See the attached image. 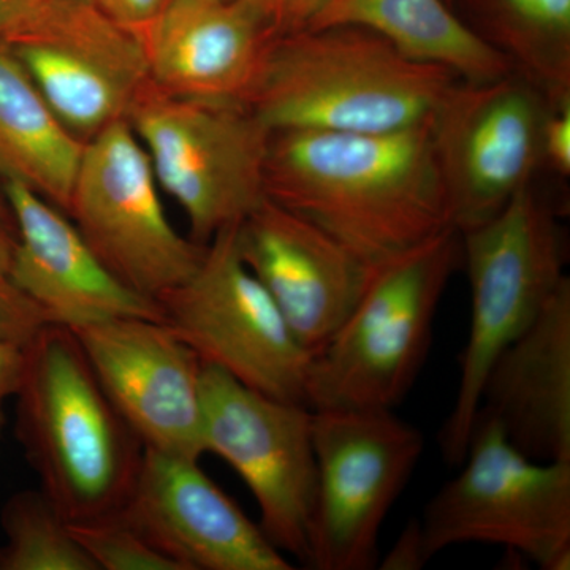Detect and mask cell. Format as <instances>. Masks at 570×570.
Masks as SVG:
<instances>
[{
	"instance_id": "cell-23",
	"label": "cell",
	"mask_w": 570,
	"mask_h": 570,
	"mask_svg": "<svg viewBox=\"0 0 570 570\" xmlns=\"http://www.w3.org/2000/svg\"><path fill=\"white\" fill-rule=\"evenodd\" d=\"M0 570H97L43 491H21L2 510Z\"/></svg>"
},
{
	"instance_id": "cell-33",
	"label": "cell",
	"mask_w": 570,
	"mask_h": 570,
	"mask_svg": "<svg viewBox=\"0 0 570 570\" xmlns=\"http://www.w3.org/2000/svg\"><path fill=\"white\" fill-rule=\"evenodd\" d=\"M0 224L3 227L9 228L14 234L13 216H11V209L9 200H7L6 190H3L2 181H0Z\"/></svg>"
},
{
	"instance_id": "cell-22",
	"label": "cell",
	"mask_w": 570,
	"mask_h": 570,
	"mask_svg": "<svg viewBox=\"0 0 570 570\" xmlns=\"http://www.w3.org/2000/svg\"><path fill=\"white\" fill-rule=\"evenodd\" d=\"M480 39L549 97L570 96V0H468Z\"/></svg>"
},
{
	"instance_id": "cell-10",
	"label": "cell",
	"mask_w": 570,
	"mask_h": 570,
	"mask_svg": "<svg viewBox=\"0 0 570 570\" xmlns=\"http://www.w3.org/2000/svg\"><path fill=\"white\" fill-rule=\"evenodd\" d=\"M67 216L111 275L149 298L186 283L204 258L206 245L168 220L151 160L127 119L85 142Z\"/></svg>"
},
{
	"instance_id": "cell-7",
	"label": "cell",
	"mask_w": 570,
	"mask_h": 570,
	"mask_svg": "<svg viewBox=\"0 0 570 570\" xmlns=\"http://www.w3.org/2000/svg\"><path fill=\"white\" fill-rule=\"evenodd\" d=\"M459 474L420 521L428 560L459 543L502 546L543 570L570 568V460L535 461L478 417Z\"/></svg>"
},
{
	"instance_id": "cell-8",
	"label": "cell",
	"mask_w": 570,
	"mask_h": 570,
	"mask_svg": "<svg viewBox=\"0 0 570 570\" xmlns=\"http://www.w3.org/2000/svg\"><path fill=\"white\" fill-rule=\"evenodd\" d=\"M313 441L317 494L307 568H377L379 532L425 438L389 409H313Z\"/></svg>"
},
{
	"instance_id": "cell-13",
	"label": "cell",
	"mask_w": 570,
	"mask_h": 570,
	"mask_svg": "<svg viewBox=\"0 0 570 570\" xmlns=\"http://www.w3.org/2000/svg\"><path fill=\"white\" fill-rule=\"evenodd\" d=\"M6 43L82 142L127 119L151 86L140 37L112 21L94 0H45Z\"/></svg>"
},
{
	"instance_id": "cell-24",
	"label": "cell",
	"mask_w": 570,
	"mask_h": 570,
	"mask_svg": "<svg viewBox=\"0 0 570 570\" xmlns=\"http://www.w3.org/2000/svg\"><path fill=\"white\" fill-rule=\"evenodd\" d=\"M71 535L91 558L97 570H183L160 553L119 513L69 523Z\"/></svg>"
},
{
	"instance_id": "cell-11",
	"label": "cell",
	"mask_w": 570,
	"mask_h": 570,
	"mask_svg": "<svg viewBox=\"0 0 570 570\" xmlns=\"http://www.w3.org/2000/svg\"><path fill=\"white\" fill-rule=\"evenodd\" d=\"M550 99L512 70L459 80L431 118V141L450 225L460 234L494 219L543 170Z\"/></svg>"
},
{
	"instance_id": "cell-16",
	"label": "cell",
	"mask_w": 570,
	"mask_h": 570,
	"mask_svg": "<svg viewBox=\"0 0 570 570\" xmlns=\"http://www.w3.org/2000/svg\"><path fill=\"white\" fill-rule=\"evenodd\" d=\"M236 246L313 355L351 316L373 272L317 225L269 198L236 225Z\"/></svg>"
},
{
	"instance_id": "cell-25",
	"label": "cell",
	"mask_w": 570,
	"mask_h": 570,
	"mask_svg": "<svg viewBox=\"0 0 570 570\" xmlns=\"http://www.w3.org/2000/svg\"><path fill=\"white\" fill-rule=\"evenodd\" d=\"M50 317L7 277L0 279V341L28 346Z\"/></svg>"
},
{
	"instance_id": "cell-6",
	"label": "cell",
	"mask_w": 570,
	"mask_h": 570,
	"mask_svg": "<svg viewBox=\"0 0 570 570\" xmlns=\"http://www.w3.org/2000/svg\"><path fill=\"white\" fill-rule=\"evenodd\" d=\"M164 193L181 206L190 238L208 245L266 200L272 130L246 104L176 97L154 88L127 116Z\"/></svg>"
},
{
	"instance_id": "cell-2",
	"label": "cell",
	"mask_w": 570,
	"mask_h": 570,
	"mask_svg": "<svg viewBox=\"0 0 570 570\" xmlns=\"http://www.w3.org/2000/svg\"><path fill=\"white\" fill-rule=\"evenodd\" d=\"M459 75L358 26L279 33L245 102L272 132L392 134L433 118Z\"/></svg>"
},
{
	"instance_id": "cell-4",
	"label": "cell",
	"mask_w": 570,
	"mask_h": 570,
	"mask_svg": "<svg viewBox=\"0 0 570 570\" xmlns=\"http://www.w3.org/2000/svg\"><path fill=\"white\" fill-rule=\"evenodd\" d=\"M461 265V234L449 227L374 266L351 316L311 358L309 407L397 406L425 363L439 302Z\"/></svg>"
},
{
	"instance_id": "cell-15",
	"label": "cell",
	"mask_w": 570,
	"mask_h": 570,
	"mask_svg": "<svg viewBox=\"0 0 570 570\" xmlns=\"http://www.w3.org/2000/svg\"><path fill=\"white\" fill-rule=\"evenodd\" d=\"M119 517L183 570H292L198 461L145 449Z\"/></svg>"
},
{
	"instance_id": "cell-26",
	"label": "cell",
	"mask_w": 570,
	"mask_h": 570,
	"mask_svg": "<svg viewBox=\"0 0 570 570\" xmlns=\"http://www.w3.org/2000/svg\"><path fill=\"white\" fill-rule=\"evenodd\" d=\"M543 170L570 175V96L550 102L542 129Z\"/></svg>"
},
{
	"instance_id": "cell-17",
	"label": "cell",
	"mask_w": 570,
	"mask_h": 570,
	"mask_svg": "<svg viewBox=\"0 0 570 570\" xmlns=\"http://www.w3.org/2000/svg\"><path fill=\"white\" fill-rule=\"evenodd\" d=\"M14 223L10 281L50 317L73 326L141 317L163 322V307L124 285L97 258L70 217L24 184L2 181Z\"/></svg>"
},
{
	"instance_id": "cell-1",
	"label": "cell",
	"mask_w": 570,
	"mask_h": 570,
	"mask_svg": "<svg viewBox=\"0 0 570 570\" xmlns=\"http://www.w3.org/2000/svg\"><path fill=\"white\" fill-rule=\"evenodd\" d=\"M430 122L392 134L276 130L266 197L366 265L384 264L452 227Z\"/></svg>"
},
{
	"instance_id": "cell-21",
	"label": "cell",
	"mask_w": 570,
	"mask_h": 570,
	"mask_svg": "<svg viewBox=\"0 0 570 570\" xmlns=\"http://www.w3.org/2000/svg\"><path fill=\"white\" fill-rule=\"evenodd\" d=\"M358 26L377 33L412 61L445 67L464 81H485L512 71L448 0H330L311 28Z\"/></svg>"
},
{
	"instance_id": "cell-19",
	"label": "cell",
	"mask_w": 570,
	"mask_h": 570,
	"mask_svg": "<svg viewBox=\"0 0 570 570\" xmlns=\"http://www.w3.org/2000/svg\"><path fill=\"white\" fill-rule=\"evenodd\" d=\"M478 417L494 420L528 459L570 460L569 276L535 321L494 358Z\"/></svg>"
},
{
	"instance_id": "cell-12",
	"label": "cell",
	"mask_w": 570,
	"mask_h": 570,
	"mask_svg": "<svg viewBox=\"0 0 570 570\" xmlns=\"http://www.w3.org/2000/svg\"><path fill=\"white\" fill-rule=\"evenodd\" d=\"M200 389L206 452L245 480L266 538L306 564L317 494L313 409L255 392L214 366L202 367Z\"/></svg>"
},
{
	"instance_id": "cell-14",
	"label": "cell",
	"mask_w": 570,
	"mask_h": 570,
	"mask_svg": "<svg viewBox=\"0 0 570 570\" xmlns=\"http://www.w3.org/2000/svg\"><path fill=\"white\" fill-rule=\"evenodd\" d=\"M70 330L142 448L200 460L206 448L198 356L151 318H110Z\"/></svg>"
},
{
	"instance_id": "cell-9",
	"label": "cell",
	"mask_w": 570,
	"mask_h": 570,
	"mask_svg": "<svg viewBox=\"0 0 570 570\" xmlns=\"http://www.w3.org/2000/svg\"><path fill=\"white\" fill-rule=\"evenodd\" d=\"M236 225L214 235L186 283L157 298L163 322L202 365L223 370L266 396L309 406L313 354L239 257Z\"/></svg>"
},
{
	"instance_id": "cell-32",
	"label": "cell",
	"mask_w": 570,
	"mask_h": 570,
	"mask_svg": "<svg viewBox=\"0 0 570 570\" xmlns=\"http://www.w3.org/2000/svg\"><path fill=\"white\" fill-rule=\"evenodd\" d=\"M14 234L0 224V279L9 276L11 257H13Z\"/></svg>"
},
{
	"instance_id": "cell-18",
	"label": "cell",
	"mask_w": 570,
	"mask_h": 570,
	"mask_svg": "<svg viewBox=\"0 0 570 570\" xmlns=\"http://www.w3.org/2000/svg\"><path fill=\"white\" fill-rule=\"evenodd\" d=\"M276 36L262 0H170L140 40L159 91L245 102Z\"/></svg>"
},
{
	"instance_id": "cell-29",
	"label": "cell",
	"mask_w": 570,
	"mask_h": 570,
	"mask_svg": "<svg viewBox=\"0 0 570 570\" xmlns=\"http://www.w3.org/2000/svg\"><path fill=\"white\" fill-rule=\"evenodd\" d=\"M425 547H423L422 530L419 519L412 520L397 538L395 546L389 551L381 569L385 570H417L426 566Z\"/></svg>"
},
{
	"instance_id": "cell-28",
	"label": "cell",
	"mask_w": 570,
	"mask_h": 570,
	"mask_svg": "<svg viewBox=\"0 0 570 570\" xmlns=\"http://www.w3.org/2000/svg\"><path fill=\"white\" fill-rule=\"evenodd\" d=\"M94 2L112 21L118 22L127 31L134 32L135 36L141 37L145 29L156 20L157 14L170 0H94Z\"/></svg>"
},
{
	"instance_id": "cell-3",
	"label": "cell",
	"mask_w": 570,
	"mask_h": 570,
	"mask_svg": "<svg viewBox=\"0 0 570 570\" xmlns=\"http://www.w3.org/2000/svg\"><path fill=\"white\" fill-rule=\"evenodd\" d=\"M17 397L18 436L56 509L69 523L119 512L145 448L70 328L43 326L26 346Z\"/></svg>"
},
{
	"instance_id": "cell-5",
	"label": "cell",
	"mask_w": 570,
	"mask_h": 570,
	"mask_svg": "<svg viewBox=\"0 0 570 570\" xmlns=\"http://www.w3.org/2000/svg\"><path fill=\"white\" fill-rule=\"evenodd\" d=\"M471 287V326L455 403L441 431L445 461L460 466L494 358L535 321L564 283L568 236L557 206L534 184L494 219L461 234Z\"/></svg>"
},
{
	"instance_id": "cell-31",
	"label": "cell",
	"mask_w": 570,
	"mask_h": 570,
	"mask_svg": "<svg viewBox=\"0 0 570 570\" xmlns=\"http://www.w3.org/2000/svg\"><path fill=\"white\" fill-rule=\"evenodd\" d=\"M45 0H0V40L9 41L11 37L32 20Z\"/></svg>"
},
{
	"instance_id": "cell-30",
	"label": "cell",
	"mask_w": 570,
	"mask_h": 570,
	"mask_svg": "<svg viewBox=\"0 0 570 570\" xmlns=\"http://www.w3.org/2000/svg\"><path fill=\"white\" fill-rule=\"evenodd\" d=\"M26 366V346L0 341V415L3 404L17 396Z\"/></svg>"
},
{
	"instance_id": "cell-34",
	"label": "cell",
	"mask_w": 570,
	"mask_h": 570,
	"mask_svg": "<svg viewBox=\"0 0 570 570\" xmlns=\"http://www.w3.org/2000/svg\"><path fill=\"white\" fill-rule=\"evenodd\" d=\"M448 2L450 3V0H448Z\"/></svg>"
},
{
	"instance_id": "cell-20",
	"label": "cell",
	"mask_w": 570,
	"mask_h": 570,
	"mask_svg": "<svg viewBox=\"0 0 570 570\" xmlns=\"http://www.w3.org/2000/svg\"><path fill=\"white\" fill-rule=\"evenodd\" d=\"M82 149L0 40V181L24 184L67 214Z\"/></svg>"
},
{
	"instance_id": "cell-27",
	"label": "cell",
	"mask_w": 570,
	"mask_h": 570,
	"mask_svg": "<svg viewBox=\"0 0 570 570\" xmlns=\"http://www.w3.org/2000/svg\"><path fill=\"white\" fill-rule=\"evenodd\" d=\"M277 33H288L309 29L330 0H262Z\"/></svg>"
}]
</instances>
